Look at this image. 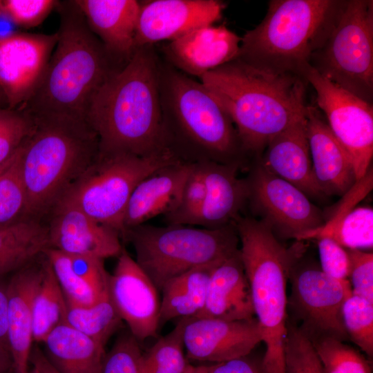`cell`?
Listing matches in <instances>:
<instances>
[{
    "instance_id": "cell-1",
    "label": "cell",
    "mask_w": 373,
    "mask_h": 373,
    "mask_svg": "<svg viewBox=\"0 0 373 373\" xmlns=\"http://www.w3.org/2000/svg\"><path fill=\"white\" fill-rule=\"evenodd\" d=\"M160 59L153 45L137 48L128 63L92 98L86 119L99 140V155L150 156L164 147Z\"/></svg>"
},
{
    "instance_id": "cell-28",
    "label": "cell",
    "mask_w": 373,
    "mask_h": 373,
    "mask_svg": "<svg viewBox=\"0 0 373 373\" xmlns=\"http://www.w3.org/2000/svg\"><path fill=\"white\" fill-rule=\"evenodd\" d=\"M219 263L192 269L164 285L160 291V326L175 318L200 314L205 304L211 274Z\"/></svg>"
},
{
    "instance_id": "cell-22",
    "label": "cell",
    "mask_w": 373,
    "mask_h": 373,
    "mask_svg": "<svg viewBox=\"0 0 373 373\" xmlns=\"http://www.w3.org/2000/svg\"><path fill=\"white\" fill-rule=\"evenodd\" d=\"M262 166L301 190L308 197L324 195L313 173L305 117L285 128L267 144Z\"/></svg>"
},
{
    "instance_id": "cell-11",
    "label": "cell",
    "mask_w": 373,
    "mask_h": 373,
    "mask_svg": "<svg viewBox=\"0 0 373 373\" xmlns=\"http://www.w3.org/2000/svg\"><path fill=\"white\" fill-rule=\"evenodd\" d=\"M299 75L316 91L317 108L334 137L349 154L356 181L370 167L373 155V106L320 75L309 63Z\"/></svg>"
},
{
    "instance_id": "cell-8",
    "label": "cell",
    "mask_w": 373,
    "mask_h": 373,
    "mask_svg": "<svg viewBox=\"0 0 373 373\" xmlns=\"http://www.w3.org/2000/svg\"><path fill=\"white\" fill-rule=\"evenodd\" d=\"M121 237L132 245L135 262L159 292L171 278L219 263L239 250L234 224L207 229L144 223L125 230Z\"/></svg>"
},
{
    "instance_id": "cell-40",
    "label": "cell",
    "mask_w": 373,
    "mask_h": 373,
    "mask_svg": "<svg viewBox=\"0 0 373 373\" xmlns=\"http://www.w3.org/2000/svg\"><path fill=\"white\" fill-rule=\"evenodd\" d=\"M285 373H325L308 335L291 324H287Z\"/></svg>"
},
{
    "instance_id": "cell-20",
    "label": "cell",
    "mask_w": 373,
    "mask_h": 373,
    "mask_svg": "<svg viewBox=\"0 0 373 373\" xmlns=\"http://www.w3.org/2000/svg\"><path fill=\"white\" fill-rule=\"evenodd\" d=\"M305 118L315 180L324 195H342L356 181L351 158L316 106L307 104Z\"/></svg>"
},
{
    "instance_id": "cell-41",
    "label": "cell",
    "mask_w": 373,
    "mask_h": 373,
    "mask_svg": "<svg viewBox=\"0 0 373 373\" xmlns=\"http://www.w3.org/2000/svg\"><path fill=\"white\" fill-rule=\"evenodd\" d=\"M56 0H0V16L15 27L32 28L38 26L56 9Z\"/></svg>"
},
{
    "instance_id": "cell-35",
    "label": "cell",
    "mask_w": 373,
    "mask_h": 373,
    "mask_svg": "<svg viewBox=\"0 0 373 373\" xmlns=\"http://www.w3.org/2000/svg\"><path fill=\"white\" fill-rule=\"evenodd\" d=\"M27 195L21 175L19 149L0 175V227L26 220Z\"/></svg>"
},
{
    "instance_id": "cell-6",
    "label": "cell",
    "mask_w": 373,
    "mask_h": 373,
    "mask_svg": "<svg viewBox=\"0 0 373 373\" xmlns=\"http://www.w3.org/2000/svg\"><path fill=\"white\" fill-rule=\"evenodd\" d=\"M252 304L265 344L262 365L266 373H285L287 335V281L302 247H284L260 220L238 216L233 222Z\"/></svg>"
},
{
    "instance_id": "cell-31",
    "label": "cell",
    "mask_w": 373,
    "mask_h": 373,
    "mask_svg": "<svg viewBox=\"0 0 373 373\" xmlns=\"http://www.w3.org/2000/svg\"><path fill=\"white\" fill-rule=\"evenodd\" d=\"M122 321L108 292L89 306L66 301L65 323L104 347L109 338L121 328Z\"/></svg>"
},
{
    "instance_id": "cell-29",
    "label": "cell",
    "mask_w": 373,
    "mask_h": 373,
    "mask_svg": "<svg viewBox=\"0 0 373 373\" xmlns=\"http://www.w3.org/2000/svg\"><path fill=\"white\" fill-rule=\"evenodd\" d=\"M48 248V228L40 220L0 227V277L30 265Z\"/></svg>"
},
{
    "instance_id": "cell-49",
    "label": "cell",
    "mask_w": 373,
    "mask_h": 373,
    "mask_svg": "<svg viewBox=\"0 0 373 373\" xmlns=\"http://www.w3.org/2000/svg\"><path fill=\"white\" fill-rule=\"evenodd\" d=\"M12 371V361L8 349L0 346V373H10Z\"/></svg>"
},
{
    "instance_id": "cell-46",
    "label": "cell",
    "mask_w": 373,
    "mask_h": 373,
    "mask_svg": "<svg viewBox=\"0 0 373 373\" xmlns=\"http://www.w3.org/2000/svg\"><path fill=\"white\" fill-rule=\"evenodd\" d=\"M207 373H266L258 361L249 355L230 361L208 365Z\"/></svg>"
},
{
    "instance_id": "cell-16",
    "label": "cell",
    "mask_w": 373,
    "mask_h": 373,
    "mask_svg": "<svg viewBox=\"0 0 373 373\" xmlns=\"http://www.w3.org/2000/svg\"><path fill=\"white\" fill-rule=\"evenodd\" d=\"M218 0H151L140 1L135 47L176 39L219 21L224 9Z\"/></svg>"
},
{
    "instance_id": "cell-30",
    "label": "cell",
    "mask_w": 373,
    "mask_h": 373,
    "mask_svg": "<svg viewBox=\"0 0 373 373\" xmlns=\"http://www.w3.org/2000/svg\"><path fill=\"white\" fill-rule=\"evenodd\" d=\"M66 314L65 296L46 258L42 262V274L32 300L34 342L42 343L54 328L65 323Z\"/></svg>"
},
{
    "instance_id": "cell-9",
    "label": "cell",
    "mask_w": 373,
    "mask_h": 373,
    "mask_svg": "<svg viewBox=\"0 0 373 373\" xmlns=\"http://www.w3.org/2000/svg\"><path fill=\"white\" fill-rule=\"evenodd\" d=\"M177 161L181 160L169 151L144 157L127 153L98 154L54 207H74L114 229L121 237L126 208L135 186L153 171Z\"/></svg>"
},
{
    "instance_id": "cell-5",
    "label": "cell",
    "mask_w": 373,
    "mask_h": 373,
    "mask_svg": "<svg viewBox=\"0 0 373 373\" xmlns=\"http://www.w3.org/2000/svg\"><path fill=\"white\" fill-rule=\"evenodd\" d=\"M32 117L34 128L19 148V162L26 219L39 220L96 160L99 140L86 120Z\"/></svg>"
},
{
    "instance_id": "cell-25",
    "label": "cell",
    "mask_w": 373,
    "mask_h": 373,
    "mask_svg": "<svg viewBox=\"0 0 373 373\" xmlns=\"http://www.w3.org/2000/svg\"><path fill=\"white\" fill-rule=\"evenodd\" d=\"M30 265L15 272L8 281V345L13 373H28L34 342L32 300L42 263L40 267Z\"/></svg>"
},
{
    "instance_id": "cell-48",
    "label": "cell",
    "mask_w": 373,
    "mask_h": 373,
    "mask_svg": "<svg viewBox=\"0 0 373 373\" xmlns=\"http://www.w3.org/2000/svg\"><path fill=\"white\" fill-rule=\"evenodd\" d=\"M30 363L40 373H59L47 359L44 352L37 346H32Z\"/></svg>"
},
{
    "instance_id": "cell-18",
    "label": "cell",
    "mask_w": 373,
    "mask_h": 373,
    "mask_svg": "<svg viewBox=\"0 0 373 373\" xmlns=\"http://www.w3.org/2000/svg\"><path fill=\"white\" fill-rule=\"evenodd\" d=\"M48 228L49 248L68 256L102 260L118 257L123 250L120 234L71 206H55Z\"/></svg>"
},
{
    "instance_id": "cell-33",
    "label": "cell",
    "mask_w": 373,
    "mask_h": 373,
    "mask_svg": "<svg viewBox=\"0 0 373 373\" xmlns=\"http://www.w3.org/2000/svg\"><path fill=\"white\" fill-rule=\"evenodd\" d=\"M187 318L142 354V373H185L190 366L184 356L183 332Z\"/></svg>"
},
{
    "instance_id": "cell-21",
    "label": "cell",
    "mask_w": 373,
    "mask_h": 373,
    "mask_svg": "<svg viewBox=\"0 0 373 373\" xmlns=\"http://www.w3.org/2000/svg\"><path fill=\"white\" fill-rule=\"evenodd\" d=\"M193 164L177 161L157 169L140 181L126 208L124 232L157 216H164L171 212L180 202Z\"/></svg>"
},
{
    "instance_id": "cell-34",
    "label": "cell",
    "mask_w": 373,
    "mask_h": 373,
    "mask_svg": "<svg viewBox=\"0 0 373 373\" xmlns=\"http://www.w3.org/2000/svg\"><path fill=\"white\" fill-rule=\"evenodd\" d=\"M309 338L325 373H371L364 357L342 340L331 336Z\"/></svg>"
},
{
    "instance_id": "cell-14",
    "label": "cell",
    "mask_w": 373,
    "mask_h": 373,
    "mask_svg": "<svg viewBox=\"0 0 373 373\" xmlns=\"http://www.w3.org/2000/svg\"><path fill=\"white\" fill-rule=\"evenodd\" d=\"M58 39L57 32L0 37V88L7 107L22 108L38 87Z\"/></svg>"
},
{
    "instance_id": "cell-19",
    "label": "cell",
    "mask_w": 373,
    "mask_h": 373,
    "mask_svg": "<svg viewBox=\"0 0 373 373\" xmlns=\"http://www.w3.org/2000/svg\"><path fill=\"white\" fill-rule=\"evenodd\" d=\"M241 37L224 26L195 29L162 48L166 62L182 73L199 78L236 59Z\"/></svg>"
},
{
    "instance_id": "cell-47",
    "label": "cell",
    "mask_w": 373,
    "mask_h": 373,
    "mask_svg": "<svg viewBox=\"0 0 373 373\" xmlns=\"http://www.w3.org/2000/svg\"><path fill=\"white\" fill-rule=\"evenodd\" d=\"M0 346L9 350L8 282L0 277Z\"/></svg>"
},
{
    "instance_id": "cell-52",
    "label": "cell",
    "mask_w": 373,
    "mask_h": 373,
    "mask_svg": "<svg viewBox=\"0 0 373 373\" xmlns=\"http://www.w3.org/2000/svg\"><path fill=\"white\" fill-rule=\"evenodd\" d=\"M16 154V153H15ZM14 155V156H15ZM14 156L10 160H8V162H6V163L0 165V175L1 174V173L7 168V166L10 164V162H12Z\"/></svg>"
},
{
    "instance_id": "cell-3",
    "label": "cell",
    "mask_w": 373,
    "mask_h": 373,
    "mask_svg": "<svg viewBox=\"0 0 373 373\" xmlns=\"http://www.w3.org/2000/svg\"><path fill=\"white\" fill-rule=\"evenodd\" d=\"M58 39L36 90L21 108L33 117L86 120L99 88L127 63L113 57L91 31L74 0L59 1Z\"/></svg>"
},
{
    "instance_id": "cell-7",
    "label": "cell",
    "mask_w": 373,
    "mask_h": 373,
    "mask_svg": "<svg viewBox=\"0 0 373 373\" xmlns=\"http://www.w3.org/2000/svg\"><path fill=\"white\" fill-rule=\"evenodd\" d=\"M345 1L271 0L267 14L241 37L238 59L256 67L299 75L325 43Z\"/></svg>"
},
{
    "instance_id": "cell-53",
    "label": "cell",
    "mask_w": 373,
    "mask_h": 373,
    "mask_svg": "<svg viewBox=\"0 0 373 373\" xmlns=\"http://www.w3.org/2000/svg\"><path fill=\"white\" fill-rule=\"evenodd\" d=\"M28 373H40L37 368L32 366L30 369L28 370Z\"/></svg>"
},
{
    "instance_id": "cell-17",
    "label": "cell",
    "mask_w": 373,
    "mask_h": 373,
    "mask_svg": "<svg viewBox=\"0 0 373 373\" xmlns=\"http://www.w3.org/2000/svg\"><path fill=\"white\" fill-rule=\"evenodd\" d=\"M183 342L186 357L198 361L221 363L249 355L262 342L256 318L224 321L187 318Z\"/></svg>"
},
{
    "instance_id": "cell-50",
    "label": "cell",
    "mask_w": 373,
    "mask_h": 373,
    "mask_svg": "<svg viewBox=\"0 0 373 373\" xmlns=\"http://www.w3.org/2000/svg\"><path fill=\"white\" fill-rule=\"evenodd\" d=\"M208 365L193 366L190 365L187 371L185 373H207Z\"/></svg>"
},
{
    "instance_id": "cell-12",
    "label": "cell",
    "mask_w": 373,
    "mask_h": 373,
    "mask_svg": "<svg viewBox=\"0 0 373 373\" xmlns=\"http://www.w3.org/2000/svg\"><path fill=\"white\" fill-rule=\"evenodd\" d=\"M245 180L247 204L276 236L298 240L303 234L325 223L322 212L306 194L258 161Z\"/></svg>"
},
{
    "instance_id": "cell-38",
    "label": "cell",
    "mask_w": 373,
    "mask_h": 373,
    "mask_svg": "<svg viewBox=\"0 0 373 373\" xmlns=\"http://www.w3.org/2000/svg\"><path fill=\"white\" fill-rule=\"evenodd\" d=\"M206 195L204 170L200 162L194 163L177 207L163 216L166 224L194 225Z\"/></svg>"
},
{
    "instance_id": "cell-15",
    "label": "cell",
    "mask_w": 373,
    "mask_h": 373,
    "mask_svg": "<svg viewBox=\"0 0 373 373\" xmlns=\"http://www.w3.org/2000/svg\"><path fill=\"white\" fill-rule=\"evenodd\" d=\"M108 294L118 314L137 340L157 335L160 327L158 290L128 253L123 249L108 277Z\"/></svg>"
},
{
    "instance_id": "cell-27",
    "label": "cell",
    "mask_w": 373,
    "mask_h": 373,
    "mask_svg": "<svg viewBox=\"0 0 373 373\" xmlns=\"http://www.w3.org/2000/svg\"><path fill=\"white\" fill-rule=\"evenodd\" d=\"M41 343L59 373H101L105 347L68 324L57 326Z\"/></svg>"
},
{
    "instance_id": "cell-2",
    "label": "cell",
    "mask_w": 373,
    "mask_h": 373,
    "mask_svg": "<svg viewBox=\"0 0 373 373\" xmlns=\"http://www.w3.org/2000/svg\"><path fill=\"white\" fill-rule=\"evenodd\" d=\"M224 109L247 155L259 157L269 142L305 117L301 76L258 68L236 59L200 77Z\"/></svg>"
},
{
    "instance_id": "cell-44",
    "label": "cell",
    "mask_w": 373,
    "mask_h": 373,
    "mask_svg": "<svg viewBox=\"0 0 373 373\" xmlns=\"http://www.w3.org/2000/svg\"><path fill=\"white\" fill-rule=\"evenodd\" d=\"M316 240L321 270L334 279L348 280L350 259L347 250L330 238Z\"/></svg>"
},
{
    "instance_id": "cell-51",
    "label": "cell",
    "mask_w": 373,
    "mask_h": 373,
    "mask_svg": "<svg viewBox=\"0 0 373 373\" xmlns=\"http://www.w3.org/2000/svg\"><path fill=\"white\" fill-rule=\"evenodd\" d=\"M0 107H7L5 96L0 88ZM8 108V107H7Z\"/></svg>"
},
{
    "instance_id": "cell-13",
    "label": "cell",
    "mask_w": 373,
    "mask_h": 373,
    "mask_svg": "<svg viewBox=\"0 0 373 373\" xmlns=\"http://www.w3.org/2000/svg\"><path fill=\"white\" fill-rule=\"evenodd\" d=\"M289 276L290 304L304 321L306 329L311 331L308 336H331L341 340L347 336L341 309L352 295L350 280L334 279L314 265L292 267Z\"/></svg>"
},
{
    "instance_id": "cell-39",
    "label": "cell",
    "mask_w": 373,
    "mask_h": 373,
    "mask_svg": "<svg viewBox=\"0 0 373 373\" xmlns=\"http://www.w3.org/2000/svg\"><path fill=\"white\" fill-rule=\"evenodd\" d=\"M34 125L33 117L26 111L0 107V165L15 155Z\"/></svg>"
},
{
    "instance_id": "cell-32",
    "label": "cell",
    "mask_w": 373,
    "mask_h": 373,
    "mask_svg": "<svg viewBox=\"0 0 373 373\" xmlns=\"http://www.w3.org/2000/svg\"><path fill=\"white\" fill-rule=\"evenodd\" d=\"M327 238L349 249H370L373 246V210L354 208L333 227H319L303 234L297 241Z\"/></svg>"
},
{
    "instance_id": "cell-23",
    "label": "cell",
    "mask_w": 373,
    "mask_h": 373,
    "mask_svg": "<svg viewBox=\"0 0 373 373\" xmlns=\"http://www.w3.org/2000/svg\"><path fill=\"white\" fill-rule=\"evenodd\" d=\"M91 31L115 58L127 63L136 50L140 12L135 0H75Z\"/></svg>"
},
{
    "instance_id": "cell-4",
    "label": "cell",
    "mask_w": 373,
    "mask_h": 373,
    "mask_svg": "<svg viewBox=\"0 0 373 373\" xmlns=\"http://www.w3.org/2000/svg\"><path fill=\"white\" fill-rule=\"evenodd\" d=\"M159 87L166 151L188 163L242 166L247 155L235 126L200 82L160 61Z\"/></svg>"
},
{
    "instance_id": "cell-37",
    "label": "cell",
    "mask_w": 373,
    "mask_h": 373,
    "mask_svg": "<svg viewBox=\"0 0 373 373\" xmlns=\"http://www.w3.org/2000/svg\"><path fill=\"white\" fill-rule=\"evenodd\" d=\"M341 316L347 335L370 357L373 355V303L355 295L344 302Z\"/></svg>"
},
{
    "instance_id": "cell-36",
    "label": "cell",
    "mask_w": 373,
    "mask_h": 373,
    "mask_svg": "<svg viewBox=\"0 0 373 373\" xmlns=\"http://www.w3.org/2000/svg\"><path fill=\"white\" fill-rule=\"evenodd\" d=\"M44 254L52 267L67 302L89 306L108 294H99L77 276L71 267L68 255L51 248L47 249Z\"/></svg>"
},
{
    "instance_id": "cell-10",
    "label": "cell",
    "mask_w": 373,
    "mask_h": 373,
    "mask_svg": "<svg viewBox=\"0 0 373 373\" xmlns=\"http://www.w3.org/2000/svg\"><path fill=\"white\" fill-rule=\"evenodd\" d=\"M308 63L334 84L372 104L373 1H345L333 30Z\"/></svg>"
},
{
    "instance_id": "cell-45",
    "label": "cell",
    "mask_w": 373,
    "mask_h": 373,
    "mask_svg": "<svg viewBox=\"0 0 373 373\" xmlns=\"http://www.w3.org/2000/svg\"><path fill=\"white\" fill-rule=\"evenodd\" d=\"M68 257L71 267L77 276L99 294L104 295L108 292L109 274L105 269L104 260L84 255H73Z\"/></svg>"
},
{
    "instance_id": "cell-42",
    "label": "cell",
    "mask_w": 373,
    "mask_h": 373,
    "mask_svg": "<svg viewBox=\"0 0 373 373\" xmlns=\"http://www.w3.org/2000/svg\"><path fill=\"white\" fill-rule=\"evenodd\" d=\"M142 354L138 341L129 331L124 332L106 353L101 373H142Z\"/></svg>"
},
{
    "instance_id": "cell-26",
    "label": "cell",
    "mask_w": 373,
    "mask_h": 373,
    "mask_svg": "<svg viewBox=\"0 0 373 373\" xmlns=\"http://www.w3.org/2000/svg\"><path fill=\"white\" fill-rule=\"evenodd\" d=\"M195 318L224 321L255 318L250 287L239 250L213 268L204 308Z\"/></svg>"
},
{
    "instance_id": "cell-24",
    "label": "cell",
    "mask_w": 373,
    "mask_h": 373,
    "mask_svg": "<svg viewBox=\"0 0 373 373\" xmlns=\"http://www.w3.org/2000/svg\"><path fill=\"white\" fill-rule=\"evenodd\" d=\"M202 164L206 184V195L194 225L218 229L233 224L247 204L248 186L240 178L236 164L213 162Z\"/></svg>"
},
{
    "instance_id": "cell-43",
    "label": "cell",
    "mask_w": 373,
    "mask_h": 373,
    "mask_svg": "<svg viewBox=\"0 0 373 373\" xmlns=\"http://www.w3.org/2000/svg\"><path fill=\"white\" fill-rule=\"evenodd\" d=\"M347 251L352 294L373 303V254L358 249Z\"/></svg>"
}]
</instances>
